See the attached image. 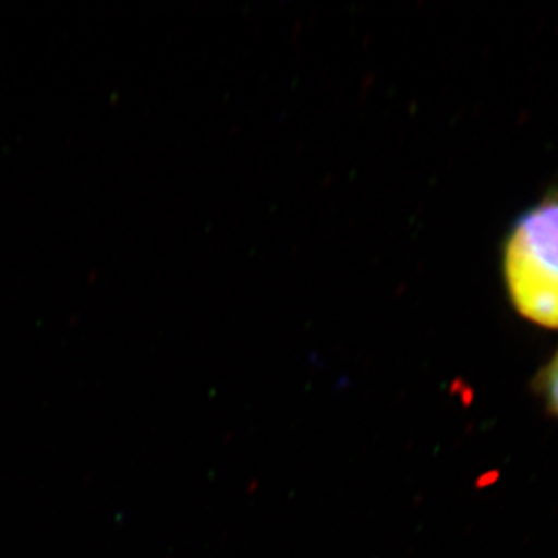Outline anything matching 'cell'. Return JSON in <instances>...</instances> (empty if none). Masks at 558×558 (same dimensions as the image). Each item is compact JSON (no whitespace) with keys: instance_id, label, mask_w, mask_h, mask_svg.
<instances>
[{"instance_id":"6da1fadb","label":"cell","mask_w":558,"mask_h":558,"mask_svg":"<svg viewBox=\"0 0 558 558\" xmlns=\"http://www.w3.org/2000/svg\"><path fill=\"white\" fill-rule=\"evenodd\" d=\"M505 278L523 317L558 329V202L532 209L510 231Z\"/></svg>"},{"instance_id":"7a4b0ae2","label":"cell","mask_w":558,"mask_h":558,"mask_svg":"<svg viewBox=\"0 0 558 558\" xmlns=\"http://www.w3.org/2000/svg\"><path fill=\"white\" fill-rule=\"evenodd\" d=\"M546 392L553 409L558 413V354L546 371Z\"/></svg>"}]
</instances>
